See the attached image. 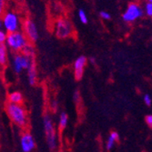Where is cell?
Wrapping results in <instances>:
<instances>
[{"instance_id":"21","label":"cell","mask_w":152,"mask_h":152,"mask_svg":"<svg viewBox=\"0 0 152 152\" xmlns=\"http://www.w3.org/2000/svg\"><path fill=\"white\" fill-rule=\"evenodd\" d=\"M143 101H144V103L146 104V106L150 107V106H151V104H152V99H151L150 95H148V94H145V95H144V96H143Z\"/></svg>"},{"instance_id":"22","label":"cell","mask_w":152,"mask_h":152,"mask_svg":"<svg viewBox=\"0 0 152 152\" xmlns=\"http://www.w3.org/2000/svg\"><path fill=\"white\" fill-rule=\"evenodd\" d=\"M145 121H146V123H147V125H148L149 128H151V127H152V115H150V114L147 115V116L145 117Z\"/></svg>"},{"instance_id":"23","label":"cell","mask_w":152,"mask_h":152,"mask_svg":"<svg viewBox=\"0 0 152 152\" xmlns=\"http://www.w3.org/2000/svg\"><path fill=\"white\" fill-rule=\"evenodd\" d=\"M74 101L77 104L80 103V101H81V96H80V94L78 91H75V93H74Z\"/></svg>"},{"instance_id":"14","label":"cell","mask_w":152,"mask_h":152,"mask_svg":"<svg viewBox=\"0 0 152 152\" xmlns=\"http://www.w3.org/2000/svg\"><path fill=\"white\" fill-rule=\"evenodd\" d=\"M8 63L7 48L5 44H0V66L3 67Z\"/></svg>"},{"instance_id":"11","label":"cell","mask_w":152,"mask_h":152,"mask_svg":"<svg viewBox=\"0 0 152 152\" xmlns=\"http://www.w3.org/2000/svg\"><path fill=\"white\" fill-rule=\"evenodd\" d=\"M26 75H27V80H28L29 85L36 86L37 83V71L35 63L26 69Z\"/></svg>"},{"instance_id":"16","label":"cell","mask_w":152,"mask_h":152,"mask_svg":"<svg viewBox=\"0 0 152 152\" xmlns=\"http://www.w3.org/2000/svg\"><path fill=\"white\" fill-rule=\"evenodd\" d=\"M77 17L79 18V21L82 23V24H88V15L87 13L85 12L84 9H79L78 12H77Z\"/></svg>"},{"instance_id":"7","label":"cell","mask_w":152,"mask_h":152,"mask_svg":"<svg viewBox=\"0 0 152 152\" xmlns=\"http://www.w3.org/2000/svg\"><path fill=\"white\" fill-rule=\"evenodd\" d=\"M144 16L143 7L136 2L130 3L122 15V19L126 23H134Z\"/></svg>"},{"instance_id":"8","label":"cell","mask_w":152,"mask_h":152,"mask_svg":"<svg viewBox=\"0 0 152 152\" xmlns=\"http://www.w3.org/2000/svg\"><path fill=\"white\" fill-rule=\"evenodd\" d=\"M23 30L25 36L29 42H36L39 37V33L36 23L31 19H26L23 24Z\"/></svg>"},{"instance_id":"12","label":"cell","mask_w":152,"mask_h":152,"mask_svg":"<svg viewBox=\"0 0 152 152\" xmlns=\"http://www.w3.org/2000/svg\"><path fill=\"white\" fill-rule=\"evenodd\" d=\"M119 141V134L116 131H112L109 134L107 140L106 141V149L107 150H111L117 142Z\"/></svg>"},{"instance_id":"13","label":"cell","mask_w":152,"mask_h":152,"mask_svg":"<svg viewBox=\"0 0 152 152\" xmlns=\"http://www.w3.org/2000/svg\"><path fill=\"white\" fill-rule=\"evenodd\" d=\"M7 101L9 103L22 104L24 101V96L19 91H12L7 95Z\"/></svg>"},{"instance_id":"6","label":"cell","mask_w":152,"mask_h":152,"mask_svg":"<svg viewBox=\"0 0 152 152\" xmlns=\"http://www.w3.org/2000/svg\"><path fill=\"white\" fill-rule=\"evenodd\" d=\"M1 22H2V28L7 33L16 32L20 30L21 27L20 18L15 12L8 11L5 13L2 17Z\"/></svg>"},{"instance_id":"25","label":"cell","mask_w":152,"mask_h":152,"mask_svg":"<svg viewBox=\"0 0 152 152\" xmlns=\"http://www.w3.org/2000/svg\"><path fill=\"white\" fill-rule=\"evenodd\" d=\"M5 6H6L5 0H0V16L3 15L4 10H5Z\"/></svg>"},{"instance_id":"27","label":"cell","mask_w":152,"mask_h":152,"mask_svg":"<svg viewBox=\"0 0 152 152\" xmlns=\"http://www.w3.org/2000/svg\"><path fill=\"white\" fill-rule=\"evenodd\" d=\"M2 28V22H1V20H0V29Z\"/></svg>"},{"instance_id":"19","label":"cell","mask_w":152,"mask_h":152,"mask_svg":"<svg viewBox=\"0 0 152 152\" xmlns=\"http://www.w3.org/2000/svg\"><path fill=\"white\" fill-rule=\"evenodd\" d=\"M99 17L104 19V20H109V19H111V15L107 12V11H100L99 12Z\"/></svg>"},{"instance_id":"17","label":"cell","mask_w":152,"mask_h":152,"mask_svg":"<svg viewBox=\"0 0 152 152\" xmlns=\"http://www.w3.org/2000/svg\"><path fill=\"white\" fill-rule=\"evenodd\" d=\"M22 53L26 54V55H28V56H34L35 54V48H34V46L31 44V42H29L27 44L21 51Z\"/></svg>"},{"instance_id":"10","label":"cell","mask_w":152,"mask_h":152,"mask_svg":"<svg viewBox=\"0 0 152 152\" xmlns=\"http://www.w3.org/2000/svg\"><path fill=\"white\" fill-rule=\"evenodd\" d=\"M88 58L85 56H79L73 64L74 68V76L77 80H80L83 77L85 71V67L87 66Z\"/></svg>"},{"instance_id":"3","label":"cell","mask_w":152,"mask_h":152,"mask_svg":"<svg viewBox=\"0 0 152 152\" xmlns=\"http://www.w3.org/2000/svg\"><path fill=\"white\" fill-rule=\"evenodd\" d=\"M28 43L29 41L25 36V34L20 30H18L16 32L7 33L5 45L12 52L18 53V52H21L22 49Z\"/></svg>"},{"instance_id":"26","label":"cell","mask_w":152,"mask_h":152,"mask_svg":"<svg viewBox=\"0 0 152 152\" xmlns=\"http://www.w3.org/2000/svg\"><path fill=\"white\" fill-rule=\"evenodd\" d=\"M89 62L95 65V64H96V58H93V57L89 58Z\"/></svg>"},{"instance_id":"24","label":"cell","mask_w":152,"mask_h":152,"mask_svg":"<svg viewBox=\"0 0 152 152\" xmlns=\"http://www.w3.org/2000/svg\"><path fill=\"white\" fill-rule=\"evenodd\" d=\"M50 107H51V109L53 110L54 112H56L57 110H58V102H57L56 100H53V101L51 102V104H50Z\"/></svg>"},{"instance_id":"20","label":"cell","mask_w":152,"mask_h":152,"mask_svg":"<svg viewBox=\"0 0 152 152\" xmlns=\"http://www.w3.org/2000/svg\"><path fill=\"white\" fill-rule=\"evenodd\" d=\"M7 33L4 29H0V44H5L6 39H7Z\"/></svg>"},{"instance_id":"1","label":"cell","mask_w":152,"mask_h":152,"mask_svg":"<svg viewBox=\"0 0 152 152\" xmlns=\"http://www.w3.org/2000/svg\"><path fill=\"white\" fill-rule=\"evenodd\" d=\"M6 112L11 122L20 129H26L28 125V114L26 108L22 104L7 102Z\"/></svg>"},{"instance_id":"9","label":"cell","mask_w":152,"mask_h":152,"mask_svg":"<svg viewBox=\"0 0 152 152\" xmlns=\"http://www.w3.org/2000/svg\"><path fill=\"white\" fill-rule=\"evenodd\" d=\"M20 148L23 152H32L36 148V141L31 133L24 132L21 135Z\"/></svg>"},{"instance_id":"28","label":"cell","mask_w":152,"mask_h":152,"mask_svg":"<svg viewBox=\"0 0 152 152\" xmlns=\"http://www.w3.org/2000/svg\"><path fill=\"white\" fill-rule=\"evenodd\" d=\"M147 2H152V0H146Z\"/></svg>"},{"instance_id":"18","label":"cell","mask_w":152,"mask_h":152,"mask_svg":"<svg viewBox=\"0 0 152 152\" xmlns=\"http://www.w3.org/2000/svg\"><path fill=\"white\" fill-rule=\"evenodd\" d=\"M143 12L148 18L152 17V2H146L143 7Z\"/></svg>"},{"instance_id":"2","label":"cell","mask_w":152,"mask_h":152,"mask_svg":"<svg viewBox=\"0 0 152 152\" xmlns=\"http://www.w3.org/2000/svg\"><path fill=\"white\" fill-rule=\"evenodd\" d=\"M43 129L46 137V142L48 148L50 151H55L58 147V134L55 127V123L52 117L46 113L43 118Z\"/></svg>"},{"instance_id":"5","label":"cell","mask_w":152,"mask_h":152,"mask_svg":"<svg viewBox=\"0 0 152 152\" xmlns=\"http://www.w3.org/2000/svg\"><path fill=\"white\" fill-rule=\"evenodd\" d=\"M54 30L56 36L60 39L72 37L75 31L72 22L66 18H59L55 23Z\"/></svg>"},{"instance_id":"15","label":"cell","mask_w":152,"mask_h":152,"mask_svg":"<svg viewBox=\"0 0 152 152\" xmlns=\"http://www.w3.org/2000/svg\"><path fill=\"white\" fill-rule=\"evenodd\" d=\"M68 124V115L66 112H61L59 114L58 117V129L60 131H62L63 129H65Z\"/></svg>"},{"instance_id":"4","label":"cell","mask_w":152,"mask_h":152,"mask_svg":"<svg viewBox=\"0 0 152 152\" xmlns=\"http://www.w3.org/2000/svg\"><path fill=\"white\" fill-rule=\"evenodd\" d=\"M34 61V56H28L22 52H18L13 56L12 58V68L16 74H21L24 70L30 67Z\"/></svg>"}]
</instances>
